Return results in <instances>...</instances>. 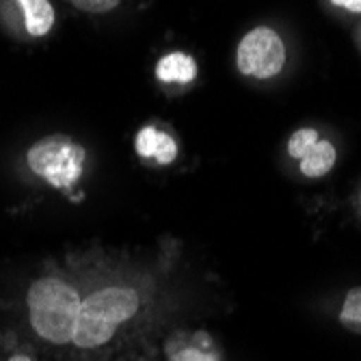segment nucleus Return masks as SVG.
<instances>
[{
    "instance_id": "nucleus-3",
    "label": "nucleus",
    "mask_w": 361,
    "mask_h": 361,
    "mask_svg": "<svg viewBox=\"0 0 361 361\" xmlns=\"http://www.w3.org/2000/svg\"><path fill=\"white\" fill-rule=\"evenodd\" d=\"M26 165L52 188L70 192L85 173L87 149L68 135H48L28 147Z\"/></svg>"
},
{
    "instance_id": "nucleus-4",
    "label": "nucleus",
    "mask_w": 361,
    "mask_h": 361,
    "mask_svg": "<svg viewBox=\"0 0 361 361\" xmlns=\"http://www.w3.org/2000/svg\"><path fill=\"white\" fill-rule=\"evenodd\" d=\"M238 72L267 80L277 76L286 65V46L269 26H257L240 39L236 50Z\"/></svg>"
},
{
    "instance_id": "nucleus-1",
    "label": "nucleus",
    "mask_w": 361,
    "mask_h": 361,
    "mask_svg": "<svg viewBox=\"0 0 361 361\" xmlns=\"http://www.w3.org/2000/svg\"><path fill=\"white\" fill-rule=\"evenodd\" d=\"M28 320L35 334L50 344H70L74 340L80 312L78 290L61 277H42L28 288Z\"/></svg>"
},
{
    "instance_id": "nucleus-5",
    "label": "nucleus",
    "mask_w": 361,
    "mask_h": 361,
    "mask_svg": "<svg viewBox=\"0 0 361 361\" xmlns=\"http://www.w3.org/2000/svg\"><path fill=\"white\" fill-rule=\"evenodd\" d=\"M167 361H223L212 338L204 331H176L165 342Z\"/></svg>"
},
{
    "instance_id": "nucleus-11",
    "label": "nucleus",
    "mask_w": 361,
    "mask_h": 361,
    "mask_svg": "<svg viewBox=\"0 0 361 361\" xmlns=\"http://www.w3.org/2000/svg\"><path fill=\"white\" fill-rule=\"evenodd\" d=\"M320 137H318V130H314V128H301V130H297L292 137H290V141H288V154L292 156V158H297V160H301L303 156H305V152L318 141Z\"/></svg>"
},
{
    "instance_id": "nucleus-9",
    "label": "nucleus",
    "mask_w": 361,
    "mask_h": 361,
    "mask_svg": "<svg viewBox=\"0 0 361 361\" xmlns=\"http://www.w3.org/2000/svg\"><path fill=\"white\" fill-rule=\"evenodd\" d=\"M336 147L329 141H316L301 158V173L305 178H322L336 165Z\"/></svg>"
},
{
    "instance_id": "nucleus-7",
    "label": "nucleus",
    "mask_w": 361,
    "mask_h": 361,
    "mask_svg": "<svg viewBox=\"0 0 361 361\" xmlns=\"http://www.w3.org/2000/svg\"><path fill=\"white\" fill-rule=\"evenodd\" d=\"M154 74L165 85H190L197 78V61L192 54L176 50L160 56L154 68Z\"/></svg>"
},
{
    "instance_id": "nucleus-8",
    "label": "nucleus",
    "mask_w": 361,
    "mask_h": 361,
    "mask_svg": "<svg viewBox=\"0 0 361 361\" xmlns=\"http://www.w3.org/2000/svg\"><path fill=\"white\" fill-rule=\"evenodd\" d=\"M24 16V28L30 37H46L54 26L56 13L50 0H16Z\"/></svg>"
},
{
    "instance_id": "nucleus-14",
    "label": "nucleus",
    "mask_w": 361,
    "mask_h": 361,
    "mask_svg": "<svg viewBox=\"0 0 361 361\" xmlns=\"http://www.w3.org/2000/svg\"><path fill=\"white\" fill-rule=\"evenodd\" d=\"M9 361H32V359L28 355H24V353H18V355L9 357Z\"/></svg>"
},
{
    "instance_id": "nucleus-12",
    "label": "nucleus",
    "mask_w": 361,
    "mask_h": 361,
    "mask_svg": "<svg viewBox=\"0 0 361 361\" xmlns=\"http://www.w3.org/2000/svg\"><path fill=\"white\" fill-rule=\"evenodd\" d=\"M85 13H109L113 11L121 0H65Z\"/></svg>"
},
{
    "instance_id": "nucleus-13",
    "label": "nucleus",
    "mask_w": 361,
    "mask_h": 361,
    "mask_svg": "<svg viewBox=\"0 0 361 361\" xmlns=\"http://www.w3.org/2000/svg\"><path fill=\"white\" fill-rule=\"evenodd\" d=\"M331 3L350 13H361V0H331Z\"/></svg>"
},
{
    "instance_id": "nucleus-6",
    "label": "nucleus",
    "mask_w": 361,
    "mask_h": 361,
    "mask_svg": "<svg viewBox=\"0 0 361 361\" xmlns=\"http://www.w3.org/2000/svg\"><path fill=\"white\" fill-rule=\"evenodd\" d=\"M135 149L137 154L147 160L156 162L160 167H167L178 158V143L169 133H162V130L154 126H145L137 133L135 139Z\"/></svg>"
},
{
    "instance_id": "nucleus-10",
    "label": "nucleus",
    "mask_w": 361,
    "mask_h": 361,
    "mask_svg": "<svg viewBox=\"0 0 361 361\" xmlns=\"http://www.w3.org/2000/svg\"><path fill=\"white\" fill-rule=\"evenodd\" d=\"M340 322L344 329L361 336V286L346 292V299L340 310Z\"/></svg>"
},
{
    "instance_id": "nucleus-2",
    "label": "nucleus",
    "mask_w": 361,
    "mask_h": 361,
    "mask_svg": "<svg viewBox=\"0 0 361 361\" xmlns=\"http://www.w3.org/2000/svg\"><path fill=\"white\" fill-rule=\"evenodd\" d=\"M141 307V297L135 288L111 286L95 290L80 303L74 344L78 348H100L111 342L121 324H126Z\"/></svg>"
}]
</instances>
